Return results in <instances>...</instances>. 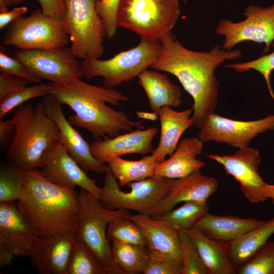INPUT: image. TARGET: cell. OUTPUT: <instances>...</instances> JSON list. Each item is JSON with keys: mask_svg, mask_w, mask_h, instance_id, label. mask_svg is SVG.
I'll return each mask as SVG.
<instances>
[{"mask_svg": "<svg viewBox=\"0 0 274 274\" xmlns=\"http://www.w3.org/2000/svg\"><path fill=\"white\" fill-rule=\"evenodd\" d=\"M161 47L150 67L176 77L185 90L192 97V118L200 129L206 118L215 110L218 101L219 82L216 69L226 60L239 58L238 49L225 50L219 44L210 51L198 52L183 46L169 32L160 40Z\"/></svg>", "mask_w": 274, "mask_h": 274, "instance_id": "1", "label": "cell"}, {"mask_svg": "<svg viewBox=\"0 0 274 274\" xmlns=\"http://www.w3.org/2000/svg\"><path fill=\"white\" fill-rule=\"evenodd\" d=\"M50 93L75 113L68 118L74 127L88 130L95 140L113 138L122 131L131 132L143 129L142 121H134L123 111L108 106H119L128 96L113 88L92 85L81 79L63 84L48 83Z\"/></svg>", "mask_w": 274, "mask_h": 274, "instance_id": "2", "label": "cell"}, {"mask_svg": "<svg viewBox=\"0 0 274 274\" xmlns=\"http://www.w3.org/2000/svg\"><path fill=\"white\" fill-rule=\"evenodd\" d=\"M18 206L39 236L76 233L78 193L46 179L37 168L24 171Z\"/></svg>", "mask_w": 274, "mask_h": 274, "instance_id": "3", "label": "cell"}, {"mask_svg": "<svg viewBox=\"0 0 274 274\" xmlns=\"http://www.w3.org/2000/svg\"><path fill=\"white\" fill-rule=\"evenodd\" d=\"M12 119L16 131L7 153L10 164L24 171L41 168L46 152L60 139L56 123L46 112L42 101L35 108L20 106Z\"/></svg>", "mask_w": 274, "mask_h": 274, "instance_id": "4", "label": "cell"}, {"mask_svg": "<svg viewBox=\"0 0 274 274\" xmlns=\"http://www.w3.org/2000/svg\"><path fill=\"white\" fill-rule=\"evenodd\" d=\"M78 196L77 237L93 252L108 274H124L113 258L107 229L110 222L128 217L129 211L108 210L99 199L83 188Z\"/></svg>", "mask_w": 274, "mask_h": 274, "instance_id": "5", "label": "cell"}, {"mask_svg": "<svg viewBox=\"0 0 274 274\" xmlns=\"http://www.w3.org/2000/svg\"><path fill=\"white\" fill-rule=\"evenodd\" d=\"M161 47L159 40L140 38L134 47L115 54L113 57L82 60L81 70L84 77L103 78V87L113 88L124 82L133 81L155 61Z\"/></svg>", "mask_w": 274, "mask_h": 274, "instance_id": "6", "label": "cell"}, {"mask_svg": "<svg viewBox=\"0 0 274 274\" xmlns=\"http://www.w3.org/2000/svg\"><path fill=\"white\" fill-rule=\"evenodd\" d=\"M180 15L178 0H120L118 27L149 40H160L176 25Z\"/></svg>", "mask_w": 274, "mask_h": 274, "instance_id": "7", "label": "cell"}, {"mask_svg": "<svg viewBox=\"0 0 274 274\" xmlns=\"http://www.w3.org/2000/svg\"><path fill=\"white\" fill-rule=\"evenodd\" d=\"M62 20L71 42V50L82 60L99 58L104 54L106 33L96 10V0H65Z\"/></svg>", "mask_w": 274, "mask_h": 274, "instance_id": "8", "label": "cell"}, {"mask_svg": "<svg viewBox=\"0 0 274 274\" xmlns=\"http://www.w3.org/2000/svg\"><path fill=\"white\" fill-rule=\"evenodd\" d=\"M110 169L105 174L100 199L108 210H132L151 216L152 213L168 193L175 179L152 177L145 180L128 183V192L120 186Z\"/></svg>", "mask_w": 274, "mask_h": 274, "instance_id": "9", "label": "cell"}, {"mask_svg": "<svg viewBox=\"0 0 274 274\" xmlns=\"http://www.w3.org/2000/svg\"><path fill=\"white\" fill-rule=\"evenodd\" d=\"M70 41L62 21L44 14L40 9L11 23L2 39L3 44L20 49H49L66 46Z\"/></svg>", "mask_w": 274, "mask_h": 274, "instance_id": "10", "label": "cell"}, {"mask_svg": "<svg viewBox=\"0 0 274 274\" xmlns=\"http://www.w3.org/2000/svg\"><path fill=\"white\" fill-rule=\"evenodd\" d=\"M245 19L234 22L229 19L219 21L216 33L224 37L222 48L231 50L244 41L264 43V55L274 41V4L265 8L250 5L244 11Z\"/></svg>", "mask_w": 274, "mask_h": 274, "instance_id": "11", "label": "cell"}, {"mask_svg": "<svg viewBox=\"0 0 274 274\" xmlns=\"http://www.w3.org/2000/svg\"><path fill=\"white\" fill-rule=\"evenodd\" d=\"M40 79L63 84L83 76L81 63L70 47L49 49H19L13 56Z\"/></svg>", "mask_w": 274, "mask_h": 274, "instance_id": "12", "label": "cell"}, {"mask_svg": "<svg viewBox=\"0 0 274 274\" xmlns=\"http://www.w3.org/2000/svg\"><path fill=\"white\" fill-rule=\"evenodd\" d=\"M271 130H274V114L257 120L240 121L214 113L206 118L197 137L203 143H224L241 149L248 147L260 133Z\"/></svg>", "mask_w": 274, "mask_h": 274, "instance_id": "13", "label": "cell"}, {"mask_svg": "<svg viewBox=\"0 0 274 274\" xmlns=\"http://www.w3.org/2000/svg\"><path fill=\"white\" fill-rule=\"evenodd\" d=\"M221 164L227 175L232 176L240 185L244 196L252 203L264 202L267 199V183L260 176L258 169L261 162L257 150L246 147L239 149L230 155H206Z\"/></svg>", "mask_w": 274, "mask_h": 274, "instance_id": "14", "label": "cell"}, {"mask_svg": "<svg viewBox=\"0 0 274 274\" xmlns=\"http://www.w3.org/2000/svg\"><path fill=\"white\" fill-rule=\"evenodd\" d=\"M41 168V174L51 182L73 190L79 186L100 199L101 188L70 155L60 139L46 152Z\"/></svg>", "mask_w": 274, "mask_h": 274, "instance_id": "15", "label": "cell"}, {"mask_svg": "<svg viewBox=\"0 0 274 274\" xmlns=\"http://www.w3.org/2000/svg\"><path fill=\"white\" fill-rule=\"evenodd\" d=\"M46 112L55 121L60 140L70 155L85 172L106 174L109 169L92 155L90 145L67 120L61 109L62 105L50 93L42 101Z\"/></svg>", "mask_w": 274, "mask_h": 274, "instance_id": "16", "label": "cell"}, {"mask_svg": "<svg viewBox=\"0 0 274 274\" xmlns=\"http://www.w3.org/2000/svg\"><path fill=\"white\" fill-rule=\"evenodd\" d=\"M76 233L39 236L32 244L28 256L41 274H66Z\"/></svg>", "mask_w": 274, "mask_h": 274, "instance_id": "17", "label": "cell"}, {"mask_svg": "<svg viewBox=\"0 0 274 274\" xmlns=\"http://www.w3.org/2000/svg\"><path fill=\"white\" fill-rule=\"evenodd\" d=\"M39 236L18 204L0 203V243L10 249L15 256H28Z\"/></svg>", "mask_w": 274, "mask_h": 274, "instance_id": "18", "label": "cell"}, {"mask_svg": "<svg viewBox=\"0 0 274 274\" xmlns=\"http://www.w3.org/2000/svg\"><path fill=\"white\" fill-rule=\"evenodd\" d=\"M217 180L202 175L200 170L182 178L175 179L166 195L151 215L161 216L172 210L178 203L187 201H207L218 189Z\"/></svg>", "mask_w": 274, "mask_h": 274, "instance_id": "19", "label": "cell"}, {"mask_svg": "<svg viewBox=\"0 0 274 274\" xmlns=\"http://www.w3.org/2000/svg\"><path fill=\"white\" fill-rule=\"evenodd\" d=\"M157 130V127L137 129L113 138L95 140L90 145L92 154L104 163L126 154H146L153 151L152 142Z\"/></svg>", "mask_w": 274, "mask_h": 274, "instance_id": "20", "label": "cell"}, {"mask_svg": "<svg viewBox=\"0 0 274 274\" xmlns=\"http://www.w3.org/2000/svg\"><path fill=\"white\" fill-rule=\"evenodd\" d=\"M128 218L144 233L149 251L165 255L182 264L181 239L176 229L145 214L130 215Z\"/></svg>", "mask_w": 274, "mask_h": 274, "instance_id": "21", "label": "cell"}, {"mask_svg": "<svg viewBox=\"0 0 274 274\" xmlns=\"http://www.w3.org/2000/svg\"><path fill=\"white\" fill-rule=\"evenodd\" d=\"M202 150L203 142L198 137L183 139L168 159L157 164L153 177L178 179L199 170L205 163L196 158Z\"/></svg>", "mask_w": 274, "mask_h": 274, "instance_id": "22", "label": "cell"}, {"mask_svg": "<svg viewBox=\"0 0 274 274\" xmlns=\"http://www.w3.org/2000/svg\"><path fill=\"white\" fill-rule=\"evenodd\" d=\"M192 113V109L176 111L167 106L162 107L158 111L161 128L160 140L158 147L151 152L158 163L164 161L166 156H170L174 153L183 133L194 125Z\"/></svg>", "mask_w": 274, "mask_h": 274, "instance_id": "23", "label": "cell"}, {"mask_svg": "<svg viewBox=\"0 0 274 274\" xmlns=\"http://www.w3.org/2000/svg\"><path fill=\"white\" fill-rule=\"evenodd\" d=\"M266 221L234 216H220L207 213L196 227L210 237L230 243L244 236Z\"/></svg>", "mask_w": 274, "mask_h": 274, "instance_id": "24", "label": "cell"}, {"mask_svg": "<svg viewBox=\"0 0 274 274\" xmlns=\"http://www.w3.org/2000/svg\"><path fill=\"white\" fill-rule=\"evenodd\" d=\"M186 232L195 245L208 274L236 273L230 256L229 243L214 239L197 227Z\"/></svg>", "mask_w": 274, "mask_h": 274, "instance_id": "25", "label": "cell"}, {"mask_svg": "<svg viewBox=\"0 0 274 274\" xmlns=\"http://www.w3.org/2000/svg\"><path fill=\"white\" fill-rule=\"evenodd\" d=\"M138 78L153 112L157 113L164 106L177 108L181 105V89L170 81L167 75L155 70L147 69Z\"/></svg>", "mask_w": 274, "mask_h": 274, "instance_id": "26", "label": "cell"}, {"mask_svg": "<svg viewBox=\"0 0 274 274\" xmlns=\"http://www.w3.org/2000/svg\"><path fill=\"white\" fill-rule=\"evenodd\" d=\"M274 233V218L229 243L230 256L235 268L250 259Z\"/></svg>", "mask_w": 274, "mask_h": 274, "instance_id": "27", "label": "cell"}, {"mask_svg": "<svg viewBox=\"0 0 274 274\" xmlns=\"http://www.w3.org/2000/svg\"><path fill=\"white\" fill-rule=\"evenodd\" d=\"M108 163L110 171L118 181L120 187L126 186L130 182L153 177L158 163L152 154L144 156L139 160H128L117 157L111 159Z\"/></svg>", "mask_w": 274, "mask_h": 274, "instance_id": "28", "label": "cell"}, {"mask_svg": "<svg viewBox=\"0 0 274 274\" xmlns=\"http://www.w3.org/2000/svg\"><path fill=\"white\" fill-rule=\"evenodd\" d=\"M113 258L124 274H144L149 260L145 246L112 241Z\"/></svg>", "mask_w": 274, "mask_h": 274, "instance_id": "29", "label": "cell"}, {"mask_svg": "<svg viewBox=\"0 0 274 274\" xmlns=\"http://www.w3.org/2000/svg\"><path fill=\"white\" fill-rule=\"evenodd\" d=\"M209 210L207 201H187L176 209L152 218L177 230L187 231L196 227Z\"/></svg>", "mask_w": 274, "mask_h": 274, "instance_id": "30", "label": "cell"}, {"mask_svg": "<svg viewBox=\"0 0 274 274\" xmlns=\"http://www.w3.org/2000/svg\"><path fill=\"white\" fill-rule=\"evenodd\" d=\"M66 274H108L93 252L77 237L71 251Z\"/></svg>", "mask_w": 274, "mask_h": 274, "instance_id": "31", "label": "cell"}, {"mask_svg": "<svg viewBox=\"0 0 274 274\" xmlns=\"http://www.w3.org/2000/svg\"><path fill=\"white\" fill-rule=\"evenodd\" d=\"M109 240L124 243L145 246L147 247L146 238L141 228L128 217L109 222L107 229Z\"/></svg>", "mask_w": 274, "mask_h": 274, "instance_id": "32", "label": "cell"}, {"mask_svg": "<svg viewBox=\"0 0 274 274\" xmlns=\"http://www.w3.org/2000/svg\"><path fill=\"white\" fill-rule=\"evenodd\" d=\"M24 170L10 164L0 172V203L18 200L23 184Z\"/></svg>", "mask_w": 274, "mask_h": 274, "instance_id": "33", "label": "cell"}, {"mask_svg": "<svg viewBox=\"0 0 274 274\" xmlns=\"http://www.w3.org/2000/svg\"><path fill=\"white\" fill-rule=\"evenodd\" d=\"M239 274H274V241L266 242L239 267Z\"/></svg>", "mask_w": 274, "mask_h": 274, "instance_id": "34", "label": "cell"}, {"mask_svg": "<svg viewBox=\"0 0 274 274\" xmlns=\"http://www.w3.org/2000/svg\"><path fill=\"white\" fill-rule=\"evenodd\" d=\"M181 243L182 274H208L199 252L188 233L177 230Z\"/></svg>", "mask_w": 274, "mask_h": 274, "instance_id": "35", "label": "cell"}, {"mask_svg": "<svg viewBox=\"0 0 274 274\" xmlns=\"http://www.w3.org/2000/svg\"><path fill=\"white\" fill-rule=\"evenodd\" d=\"M50 93L48 84L41 83L26 87L9 95L0 100V119L9 112L31 98L45 96Z\"/></svg>", "mask_w": 274, "mask_h": 274, "instance_id": "36", "label": "cell"}, {"mask_svg": "<svg viewBox=\"0 0 274 274\" xmlns=\"http://www.w3.org/2000/svg\"><path fill=\"white\" fill-rule=\"evenodd\" d=\"M274 48V41L271 45ZM226 68L232 69L238 73H243L251 70L256 71L261 74L264 78L269 92L274 99V95L270 84V75L274 70V50L270 54L244 62H237L225 65Z\"/></svg>", "mask_w": 274, "mask_h": 274, "instance_id": "37", "label": "cell"}, {"mask_svg": "<svg viewBox=\"0 0 274 274\" xmlns=\"http://www.w3.org/2000/svg\"><path fill=\"white\" fill-rule=\"evenodd\" d=\"M148 251L150 257L144 274H182L181 263L165 255Z\"/></svg>", "mask_w": 274, "mask_h": 274, "instance_id": "38", "label": "cell"}, {"mask_svg": "<svg viewBox=\"0 0 274 274\" xmlns=\"http://www.w3.org/2000/svg\"><path fill=\"white\" fill-rule=\"evenodd\" d=\"M120 0H96V10L105 26L106 37L111 39L118 28L116 14Z\"/></svg>", "mask_w": 274, "mask_h": 274, "instance_id": "39", "label": "cell"}, {"mask_svg": "<svg viewBox=\"0 0 274 274\" xmlns=\"http://www.w3.org/2000/svg\"><path fill=\"white\" fill-rule=\"evenodd\" d=\"M0 72L23 78L28 82L38 83L41 81L25 65L13 57L9 56L2 49L0 52Z\"/></svg>", "mask_w": 274, "mask_h": 274, "instance_id": "40", "label": "cell"}, {"mask_svg": "<svg viewBox=\"0 0 274 274\" xmlns=\"http://www.w3.org/2000/svg\"><path fill=\"white\" fill-rule=\"evenodd\" d=\"M28 81L26 79L13 75L1 73L0 100L9 95L27 87Z\"/></svg>", "mask_w": 274, "mask_h": 274, "instance_id": "41", "label": "cell"}, {"mask_svg": "<svg viewBox=\"0 0 274 274\" xmlns=\"http://www.w3.org/2000/svg\"><path fill=\"white\" fill-rule=\"evenodd\" d=\"M43 13L54 19L62 21L66 12L65 0H38Z\"/></svg>", "mask_w": 274, "mask_h": 274, "instance_id": "42", "label": "cell"}, {"mask_svg": "<svg viewBox=\"0 0 274 274\" xmlns=\"http://www.w3.org/2000/svg\"><path fill=\"white\" fill-rule=\"evenodd\" d=\"M28 10L26 7H16L13 10L0 12V29H2L9 24L15 21Z\"/></svg>", "mask_w": 274, "mask_h": 274, "instance_id": "43", "label": "cell"}, {"mask_svg": "<svg viewBox=\"0 0 274 274\" xmlns=\"http://www.w3.org/2000/svg\"><path fill=\"white\" fill-rule=\"evenodd\" d=\"M16 125L12 119L0 121V140L2 143L7 142L10 137L14 135Z\"/></svg>", "mask_w": 274, "mask_h": 274, "instance_id": "44", "label": "cell"}, {"mask_svg": "<svg viewBox=\"0 0 274 274\" xmlns=\"http://www.w3.org/2000/svg\"><path fill=\"white\" fill-rule=\"evenodd\" d=\"M15 256L12 251L5 245L0 243V267L11 265Z\"/></svg>", "mask_w": 274, "mask_h": 274, "instance_id": "45", "label": "cell"}, {"mask_svg": "<svg viewBox=\"0 0 274 274\" xmlns=\"http://www.w3.org/2000/svg\"><path fill=\"white\" fill-rule=\"evenodd\" d=\"M27 1L28 0H0V12L7 11L11 6Z\"/></svg>", "mask_w": 274, "mask_h": 274, "instance_id": "46", "label": "cell"}, {"mask_svg": "<svg viewBox=\"0 0 274 274\" xmlns=\"http://www.w3.org/2000/svg\"><path fill=\"white\" fill-rule=\"evenodd\" d=\"M136 114L137 117L139 118L148 119L151 121L156 120L158 116V114L154 112H146L137 111Z\"/></svg>", "mask_w": 274, "mask_h": 274, "instance_id": "47", "label": "cell"}, {"mask_svg": "<svg viewBox=\"0 0 274 274\" xmlns=\"http://www.w3.org/2000/svg\"><path fill=\"white\" fill-rule=\"evenodd\" d=\"M265 195L267 199L271 198L272 199V204H274V184H267L265 189Z\"/></svg>", "mask_w": 274, "mask_h": 274, "instance_id": "48", "label": "cell"}]
</instances>
